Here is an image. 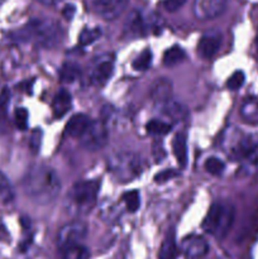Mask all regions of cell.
<instances>
[{
    "instance_id": "cell-9",
    "label": "cell",
    "mask_w": 258,
    "mask_h": 259,
    "mask_svg": "<svg viewBox=\"0 0 258 259\" xmlns=\"http://www.w3.org/2000/svg\"><path fill=\"white\" fill-rule=\"evenodd\" d=\"M114 71V57L111 55H103L95 58L90 71V82L94 86L105 85Z\"/></svg>"
},
{
    "instance_id": "cell-31",
    "label": "cell",
    "mask_w": 258,
    "mask_h": 259,
    "mask_svg": "<svg viewBox=\"0 0 258 259\" xmlns=\"http://www.w3.org/2000/svg\"><path fill=\"white\" fill-rule=\"evenodd\" d=\"M242 171L245 175L254 174V172L258 171V148L252 154H249L247 158L243 159Z\"/></svg>"
},
{
    "instance_id": "cell-18",
    "label": "cell",
    "mask_w": 258,
    "mask_h": 259,
    "mask_svg": "<svg viewBox=\"0 0 258 259\" xmlns=\"http://www.w3.org/2000/svg\"><path fill=\"white\" fill-rule=\"evenodd\" d=\"M187 139L186 134L179 133L174 137L172 141V151L177 159L180 167H186L187 164Z\"/></svg>"
},
{
    "instance_id": "cell-40",
    "label": "cell",
    "mask_w": 258,
    "mask_h": 259,
    "mask_svg": "<svg viewBox=\"0 0 258 259\" xmlns=\"http://www.w3.org/2000/svg\"><path fill=\"white\" fill-rule=\"evenodd\" d=\"M255 45H257V48H258V32H257V37H255Z\"/></svg>"
},
{
    "instance_id": "cell-35",
    "label": "cell",
    "mask_w": 258,
    "mask_h": 259,
    "mask_svg": "<svg viewBox=\"0 0 258 259\" xmlns=\"http://www.w3.org/2000/svg\"><path fill=\"white\" fill-rule=\"evenodd\" d=\"M187 0H164V9L169 13H175L184 7Z\"/></svg>"
},
{
    "instance_id": "cell-36",
    "label": "cell",
    "mask_w": 258,
    "mask_h": 259,
    "mask_svg": "<svg viewBox=\"0 0 258 259\" xmlns=\"http://www.w3.org/2000/svg\"><path fill=\"white\" fill-rule=\"evenodd\" d=\"M40 136H42V133H40L39 129H35L34 133L32 134V142H30V147H32L33 151H37L38 148H39V144H40Z\"/></svg>"
},
{
    "instance_id": "cell-8",
    "label": "cell",
    "mask_w": 258,
    "mask_h": 259,
    "mask_svg": "<svg viewBox=\"0 0 258 259\" xmlns=\"http://www.w3.org/2000/svg\"><path fill=\"white\" fill-rule=\"evenodd\" d=\"M88 235V227L82 222L67 223L58 230V245L60 248L73 244H81Z\"/></svg>"
},
{
    "instance_id": "cell-30",
    "label": "cell",
    "mask_w": 258,
    "mask_h": 259,
    "mask_svg": "<svg viewBox=\"0 0 258 259\" xmlns=\"http://www.w3.org/2000/svg\"><path fill=\"white\" fill-rule=\"evenodd\" d=\"M204 167L207 174L212 175V176H219L224 171L225 164L222 159L217 158V157H210V158L206 159Z\"/></svg>"
},
{
    "instance_id": "cell-19",
    "label": "cell",
    "mask_w": 258,
    "mask_h": 259,
    "mask_svg": "<svg viewBox=\"0 0 258 259\" xmlns=\"http://www.w3.org/2000/svg\"><path fill=\"white\" fill-rule=\"evenodd\" d=\"M162 110L168 118H171L175 121H185L189 118V111L182 105L181 103L169 100L166 104L162 105Z\"/></svg>"
},
{
    "instance_id": "cell-5",
    "label": "cell",
    "mask_w": 258,
    "mask_h": 259,
    "mask_svg": "<svg viewBox=\"0 0 258 259\" xmlns=\"http://www.w3.org/2000/svg\"><path fill=\"white\" fill-rule=\"evenodd\" d=\"M223 148L230 158L243 161L258 148V139L239 129H229L223 138Z\"/></svg>"
},
{
    "instance_id": "cell-38",
    "label": "cell",
    "mask_w": 258,
    "mask_h": 259,
    "mask_svg": "<svg viewBox=\"0 0 258 259\" xmlns=\"http://www.w3.org/2000/svg\"><path fill=\"white\" fill-rule=\"evenodd\" d=\"M164 154L166 153H164V149H163V147H162V144H158V147H156V146L153 147V156H154V158H156L157 162H161V159L163 158Z\"/></svg>"
},
{
    "instance_id": "cell-28",
    "label": "cell",
    "mask_w": 258,
    "mask_h": 259,
    "mask_svg": "<svg viewBox=\"0 0 258 259\" xmlns=\"http://www.w3.org/2000/svg\"><path fill=\"white\" fill-rule=\"evenodd\" d=\"M101 35V30L99 28H85L81 32L78 42L81 46H89L93 45L95 40H98Z\"/></svg>"
},
{
    "instance_id": "cell-21",
    "label": "cell",
    "mask_w": 258,
    "mask_h": 259,
    "mask_svg": "<svg viewBox=\"0 0 258 259\" xmlns=\"http://www.w3.org/2000/svg\"><path fill=\"white\" fill-rule=\"evenodd\" d=\"M61 259H89L90 252L82 244H73L60 248Z\"/></svg>"
},
{
    "instance_id": "cell-20",
    "label": "cell",
    "mask_w": 258,
    "mask_h": 259,
    "mask_svg": "<svg viewBox=\"0 0 258 259\" xmlns=\"http://www.w3.org/2000/svg\"><path fill=\"white\" fill-rule=\"evenodd\" d=\"M177 255V245L176 237H175L174 230H169L167 233L166 238L162 242L161 248L158 252V259H176Z\"/></svg>"
},
{
    "instance_id": "cell-6",
    "label": "cell",
    "mask_w": 258,
    "mask_h": 259,
    "mask_svg": "<svg viewBox=\"0 0 258 259\" xmlns=\"http://www.w3.org/2000/svg\"><path fill=\"white\" fill-rule=\"evenodd\" d=\"M100 182L98 180L81 181L73 185L68 192V200L80 209H90L98 199Z\"/></svg>"
},
{
    "instance_id": "cell-13",
    "label": "cell",
    "mask_w": 258,
    "mask_h": 259,
    "mask_svg": "<svg viewBox=\"0 0 258 259\" xmlns=\"http://www.w3.org/2000/svg\"><path fill=\"white\" fill-rule=\"evenodd\" d=\"M181 250L187 258L199 259L209 252V244L204 238L199 235H191V237L184 239L181 244Z\"/></svg>"
},
{
    "instance_id": "cell-27",
    "label": "cell",
    "mask_w": 258,
    "mask_h": 259,
    "mask_svg": "<svg viewBox=\"0 0 258 259\" xmlns=\"http://www.w3.org/2000/svg\"><path fill=\"white\" fill-rule=\"evenodd\" d=\"M152 58H153V55L151 50L147 48L133 61V68L137 71H146L152 65Z\"/></svg>"
},
{
    "instance_id": "cell-37",
    "label": "cell",
    "mask_w": 258,
    "mask_h": 259,
    "mask_svg": "<svg viewBox=\"0 0 258 259\" xmlns=\"http://www.w3.org/2000/svg\"><path fill=\"white\" fill-rule=\"evenodd\" d=\"M75 12H76L75 7H73V5H71V4H70V5H66V7L63 8L62 14H63V17L66 18V19L70 20V19H72L73 15H75Z\"/></svg>"
},
{
    "instance_id": "cell-39",
    "label": "cell",
    "mask_w": 258,
    "mask_h": 259,
    "mask_svg": "<svg viewBox=\"0 0 258 259\" xmlns=\"http://www.w3.org/2000/svg\"><path fill=\"white\" fill-rule=\"evenodd\" d=\"M38 2H39L40 4L46 5V7H52V5H56L58 4V3H61L62 0H38Z\"/></svg>"
},
{
    "instance_id": "cell-7",
    "label": "cell",
    "mask_w": 258,
    "mask_h": 259,
    "mask_svg": "<svg viewBox=\"0 0 258 259\" xmlns=\"http://www.w3.org/2000/svg\"><path fill=\"white\" fill-rule=\"evenodd\" d=\"M80 139L81 146L85 149L91 152L99 151V149L104 148V147L106 146V143H108V125L101 120L91 121L88 131L85 132V134H83Z\"/></svg>"
},
{
    "instance_id": "cell-2",
    "label": "cell",
    "mask_w": 258,
    "mask_h": 259,
    "mask_svg": "<svg viewBox=\"0 0 258 259\" xmlns=\"http://www.w3.org/2000/svg\"><path fill=\"white\" fill-rule=\"evenodd\" d=\"M63 32L52 19H33L17 32V39L32 42L43 48L57 47L62 42Z\"/></svg>"
},
{
    "instance_id": "cell-14",
    "label": "cell",
    "mask_w": 258,
    "mask_h": 259,
    "mask_svg": "<svg viewBox=\"0 0 258 259\" xmlns=\"http://www.w3.org/2000/svg\"><path fill=\"white\" fill-rule=\"evenodd\" d=\"M172 82L171 80L166 77H159L152 83L151 90H149V95H151L152 100L156 104L163 105L167 101L171 100L172 96Z\"/></svg>"
},
{
    "instance_id": "cell-25",
    "label": "cell",
    "mask_w": 258,
    "mask_h": 259,
    "mask_svg": "<svg viewBox=\"0 0 258 259\" xmlns=\"http://www.w3.org/2000/svg\"><path fill=\"white\" fill-rule=\"evenodd\" d=\"M14 197L15 192L9 179L0 171V200L4 204H10V202L14 201Z\"/></svg>"
},
{
    "instance_id": "cell-24",
    "label": "cell",
    "mask_w": 258,
    "mask_h": 259,
    "mask_svg": "<svg viewBox=\"0 0 258 259\" xmlns=\"http://www.w3.org/2000/svg\"><path fill=\"white\" fill-rule=\"evenodd\" d=\"M185 57H186L185 51L181 47H179V46H174V47L167 50L166 53H164L163 63L166 66H168V67H172V66H176L179 63H181L185 60Z\"/></svg>"
},
{
    "instance_id": "cell-41",
    "label": "cell",
    "mask_w": 258,
    "mask_h": 259,
    "mask_svg": "<svg viewBox=\"0 0 258 259\" xmlns=\"http://www.w3.org/2000/svg\"><path fill=\"white\" fill-rule=\"evenodd\" d=\"M3 3H4V0H0V5H2Z\"/></svg>"
},
{
    "instance_id": "cell-17",
    "label": "cell",
    "mask_w": 258,
    "mask_h": 259,
    "mask_svg": "<svg viewBox=\"0 0 258 259\" xmlns=\"http://www.w3.org/2000/svg\"><path fill=\"white\" fill-rule=\"evenodd\" d=\"M71 106H72V98H71L70 93L66 90L58 91L52 103V110L56 118L65 116L70 111Z\"/></svg>"
},
{
    "instance_id": "cell-23",
    "label": "cell",
    "mask_w": 258,
    "mask_h": 259,
    "mask_svg": "<svg viewBox=\"0 0 258 259\" xmlns=\"http://www.w3.org/2000/svg\"><path fill=\"white\" fill-rule=\"evenodd\" d=\"M240 115L245 121L250 124H258V101L248 99L240 108Z\"/></svg>"
},
{
    "instance_id": "cell-11",
    "label": "cell",
    "mask_w": 258,
    "mask_h": 259,
    "mask_svg": "<svg viewBox=\"0 0 258 259\" xmlns=\"http://www.w3.org/2000/svg\"><path fill=\"white\" fill-rule=\"evenodd\" d=\"M94 10L105 20L116 19L125 10L128 0H91Z\"/></svg>"
},
{
    "instance_id": "cell-22",
    "label": "cell",
    "mask_w": 258,
    "mask_h": 259,
    "mask_svg": "<svg viewBox=\"0 0 258 259\" xmlns=\"http://www.w3.org/2000/svg\"><path fill=\"white\" fill-rule=\"evenodd\" d=\"M81 76V67L77 63L67 62L61 67L60 78L65 83H72L77 81Z\"/></svg>"
},
{
    "instance_id": "cell-29",
    "label": "cell",
    "mask_w": 258,
    "mask_h": 259,
    "mask_svg": "<svg viewBox=\"0 0 258 259\" xmlns=\"http://www.w3.org/2000/svg\"><path fill=\"white\" fill-rule=\"evenodd\" d=\"M123 201L129 212H136L139 209V206H141V196H139V192L137 190L126 192L123 196Z\"/></svg>"
},
{
    "instance_id": "cell-1",
    "label": "cell",
    "mask_w": 258,
    "mask_h": 259,
    "mask_svg": "<svg viewBox=\"0 0 258 259\" xmlns=\"http://www.w3.org/2000/svg\"><path fill=\"white\" fill-rule=\"evenodd\" d=\"M25 195L38 204H50L57 199L61 181L53 168L46 164H34L25 174L22 182Z\"/></svg>"
},
{
    "instance_id": "cell-10",
    "label": "cell",
    "mask_w": 258,
    "mask_h": 259,
    "mask_svg": "<svg viewBox=\"0 0 258 259\" xmlns=\"http://www.w3.org/2000/svg\"><path fill=\"white\" fill-rule=\"evenodd\" d=\"M227 8V0H194V15L200 20H210L219 17Z\"/></svg>"
},
{
    "instance_id": "cell-33",
    "label": "cell",
    "mask_w": 258,
    "mask_h": 259,
    "mask_svg": "<svg viewBox=\"0 0 258 259\" xmlns=\"http://www.w3.org/2000/svg\"><path fill=\"white\" fill-rule=\"evenodd\" d=\"M15 118V125L18 126V129L20 131H25L28 126V111L27 109L19 108L15 110L14 114Z\"/></svg>"
},
{
    "instance_id": "cell-32",
    "label": "cell",
    "mask_w": 258,
    "mask_h": 259,
    "mask_svg": "<svg viewBox=\"0 0 258 259\" xmlns=\"http://www.w3.org/2000/svg\"><path fill=\"white\" fill-rule=\"evenodd\" d=\"M244 81H245L244 72H242V71H235V72L230 76L229 80H228L227 86L228 89H230V90L235 91L238 90V89L242 88Z\"/></svg>"
},
{
    "instance_id": "cell-4",
    "label": "cell",
    "mask_w": 258,
    "mask_h": 259,
    "mask_svg": "<svg viewBox=\"0 0 258 259\" xmlns=\"http://www.w3.org/2000/svg\"><path fill=\"white\" fill-rule=\"evenodd\" d=\"M108 168L119 182H131L142 174V159L129 152H119L108 159Z\"/></svg>"
},
{
    "instance_id": "cell-16",
    "label": "cell",
    "mask_w": 258,
    "mask_h": 259,
    "mask_svg": "<svg viewBox=\"0 0 258 259\" xmlns=\"http://www.w3.org/2000/svg\"><path fill=\"white\" fill-rule=\"evenodd\" d=\"M124 29L128 35L132 37H138V35H143L146 32V20L142 17L141 13L138 10H134L129 14L128 19H126Z\"/></svg>"
},
{
    "instance_id": "cell-3",
    "label": "cell",
    "mask_w": 258,
    "mask_h": 259,
    "mask_svg": "<svg viewBox=\"0 0 258 259\" xmlns=\"http://www.w3.org/2000/svg\"><path fill=\"white\" fill-rule=\"evenodd\" d=\"M234 207L229 204H214L202 222V229L217 239H224L234 222Z\"/></svg>"
},
{
    "instance_id": "cell-12",
    "label": "cell",
    "mask_w": 258,
    "mask_h": 259,
    "mask_svg": "<svg viewBox=\"0 0 258 259\" xmlns=\"http://www.w3.org/2000/svg\"><path fill=\"white\" fill-rule=\"evenodd\" d=\"M223 35L219 30H207L204 33L200 39L199 46H197V52L202 58H211L219 51L220 46H222Z\"/></svg>"
},
{
    "instance_id": "cell-34",
    "label": "cell",
    "mask_w": 258,
    "mask_h": 259,
    "mask_svg": "<svg viewBox=\"0 0 258 259\" xmlns=\"http://www.w3.org/2000/svg\"><path fill=\"white\" fill-rule=\"evenodd\" d=\"M177 176H179V172L175 171V169H164V171L159 172L154 176V181L157 184H164V182L169 181V180L175 179Z\"/></svg>"
},
{
    "instance_id": "cell-26",
    "label": "cell",
    "mask_w": 258,
    "mask_h": 259,
    "mask_svg": "<svg viewBox=\"0 0 258 259\" xmlns=\"http://www.w3.org/2000/svg\"><path fill=\"white\" fill-rule=\"evenodd\" d=\"M147 133L151 134V136L154 137H162L166 136V134L169 133L171 131V125L162 120H157V119H153V120L148 121L146 125Z\"/></svg>"
},
{
    "instance_id": "cell-15",
    "label": "cell",
    "mask_w": 258,
    "mask_h": 259,
    "mask_svg": "<svg viewBox=\"0 0 258 259\" xmlns=\"http://www.w3.org/2000/svg\"><path fill=\"white\" fill-rule=\"evenodd\" d=\"M91 124V120L85 114H75L71 116L70 120L66 124V134L72 138H81L88 131L89 125Z\"/></svg>"
}]
</instances>
